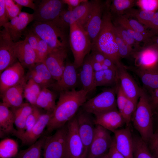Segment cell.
<instances>
[{"mask_svg": "<svg viewBox=\"0 0 158 158\" xmlns=\"http://www.w3.org/2000/svg\"><path fill=\"white\" fill-rule=\"evenodd\" d=\"M46 136H42L35 142L25 150H21L18 154L19 158H42L41 153L45 142Z\"/></svg>", "mask_w": 158, "mask_h": 158, "instance_id": "obj_31", "label": "cell"}, {"mask_svg": "<svg viewBox=\"0 0 158 158\" xmlns=\"http://www.w3.org/2000/svg\"><path fill=\"white\" fill-rule=\"evenodd\" d=\"M9 108L3 103L0 104V138L6 135H12L15 136L17 133L14 128V117L13 113Z\"/></svg>", "mask_w": 158, "mask_h": 158, "instance_id": "obj_25", "label": "cell"}, {"mask_svg": "<svg viewBox=\"0 0 158 158\" xmlns=\"http://www.w3.org/2000/svg\"><path fill=\"white\" fill-rule=\"evenodd\" d=\"M113 133L117 150L126 158H133V138L129 128L118 129Z\"/></svg>", "mask_w": 158, "mask_h": 158, "instance_id": "obj_22", "label": "cell"}, {"mask_svg": "<svg viewBox=\"0 0 158 158\" xmlns=\"http://www.w3.org/2000/svg\"><path fill=\"white\" fill-rule=\"evenodd\" d=\"M28 80L25 76L18 84L7 89L1 95L2 102L11 109L22 106L25 103L24 91Z\"/></svg>", "mask_w": 158, "mask_h": 158, "instance_id": "obj_18", "label": "cell"}, {"mask_svg": "<svg viewBox=\"0 0 158 158\" xmlns=\"http://www.w3.org/2000/svg\"><path fill=\"white\" fill-rule=\"evenodd\" d=\"M49 52V49L47 43L39 37L38 49L36 53V63L43 62Z\"/></svg>", "mask_w": 158, "mask_h": 158, "instance_id": "obj_45", "label": "cell"}, {"mask_svg": "<svg viewBox=\"0 0 158 158\" xmlns=\"http://www.w3.org/2000/svg\"><path fill=\"white\" fill-rule=\"evenodd\" d=\"M150 140L151 149L152 154L155 158H158V141L153 139Z\"/></svg>", "mask_w": 158, "mask_h": 158, "instance_id": "obj_58", "label": "cell"}, {"mask_svg": "<svg viewBox=\"0 0 158 158\" xmlns=\"http://www.w3.org/2000/svg\"><path fill=\"white\" fill-rule=\"evenodd\" d=\"M155 40V44L154 45H152L156 48L158 50V34Z\"/></svg>", "mask_w": 158, "mask_h": 158, "instance_id": "obj_60", "label": "cell"}, {"mask_svg": "<svg viewBox=\"0 0 158 158\" xmlns=\"http://www.w3.org/2000/svg\"><path fill=\"white\" fill-rule=\"evenodd\" d=\"M80 67L79 76L82 89L89 93L96 88L94 82L95 71L88 56L85 59Z\"/></svg>", "mask_w": 158, "mask_h": 158, "instance_id": "obj_28", "label": "cell"}, {"mask_svg": "<svg viewBox=\"0 0 158 158\" xmlns=\"http://www.w3.org/2000/svg\"><path fill=\"white\" fill-rule=\"evenodd\" d=\"M115 24L122 26L130 35L138 42H142L147 44L150 42L149 39L143 35L141 34L134 30L126 23L123 16L116 17L115 19Z\"/></svg>", "mask_w": 158, "mask_h": 158, "instance_id": "obj_36", "label": "cell"}, {"mask_svg": "<svg viewBox=\"0 0 158 158\" xmlns=\"http://www.w3.org/2000/svg\"><path fill=\"white\" fill-rule=\"evenodd\" d=\"M134 69L144 86L151 93L158 88V65L148 69L138 68Z\"/></svg>", "mask_w": 158, "mask_h": 158, "instance_id": "obj_29", "label": "cell"}, {"mask_svg": "<svg viewBox=\"0 0 158 158\" xmlns=\"http://www.w3.org/2000/svg\"><path fill=\"white\" fill-rule=\"evenodd\" d=\"M133 158H155L141 137L133 138Z\"/></svg>", "mask_w": 158, "mask_h": 158, "instance_id": "obj_33", "label": "cell"}, {"mask_svg": "<svg viewBox=\"0 0 158 158\" xmlns=\"http://www.w3.org/2000/svg\"><path fill=\"white\" fill-rule=\"evenodd\" d=\"M6 9L5 0H0V26L5 28L9 22Z\"/></svg>", "mask_w": 158, "mask_h": 158, "instance_id": "obj_49", "label": "cell"}, {"mask_svg": "<svg viewBox=\"0 0 158 158\" xmlns=\"http://www.w3.org/2000/svg\"><path fill=\"white\" fill-rule=\"evenodd\" d=\"M18 145L14 140L6 138L0 142V158H11L17 153Z\"/></svg>", "mask_w": 158, "mask_h": 158, "instance_id": "obj_34", "label": "cell"}, {"mask_svg": "<svg viewBox=\"0 0 158 158\" xmlns=\"http://www.w3.org/2000/svg\"><path fill=\"white\" fill-rule=\"evenodd\" d=\"M113 140L109 131L99 125H95L94 135L87 158H100L107 154Z\"/></svg>", "mask_w": 158, "mask_h": 158, "instance_id": "obj_10", "label": "cell"}, {"mask_svg": "<svg viewBox=\"0 0 158 158\" xmlns=\"http://www.w3.org/2000/svg\"><path fill=\"white\" fill-rule=\"evenodd\" d=\"M138 101L128 99L127 102L121 113L125 122L128 126L132 116L136 109Z\"/></svg>", "mask_w": 158, "mask_h": 158, "instance_id": "obj_40", "label": "cell"}, {"mask_svg": "<svg viewBox=\"0 0 158 158\" xmlns=\"http://www.w3.org/2000/svg\"><path fill=\"white\" fill-rule=\"evenodd\" d=\"M93 51L89 56L94 61L100 63H102L106 57L102 53L96 50Z\"/></svg>", "mask_w": 158, "mask_h": 158, "instance_id": "obj_56", "label": "cell"}, {"mask_svg": "<svg viewBox=\"0 0 158 158\" xmlns=\"http://www.w3.org/2000/svg\"><path fill=\"white\" fill-rule=\"evenodd\" d=\"M88 57L91 62L93 69L95 72L104 70L108 68L102 63L95 61L92 59L89 56Z\"/></svg>", "mask_w": 158, "mask_h": 158, "instance_id": "obj_57", "label": "cell"}, {"mask_svg": "<svg viewBox=\"0 0 158 158\" xmlns=\"http://www.w3.org/2000/svg\"><path fill=\"white\" fill-rule=\"evenodd\" d=\"M17 158H19L17 157Z\"/></svg>", "mask_w": 158, "mask_h": 158, "instance_id": "obj_64", "label": "cell"}, {"mask_svg": "<svg viewBox=\"0 0 158 158\" xmlns=\"http://www.w3.org/2000/svg\"><path fill=\"white\" fill-rule=\"evenodd\" d=\"M16 53L17 59L24 68L30 69L36 63V52L26 37L24 40L16 42Z\"/></svg>", "mask_w": 158, "mask_h": 158, "instance_id": "obj_23", "label": "cell"}, {"mask_svg": "<svg viewBox=\"0 0 158 158\" xmlns=\"http://www.w3.org/2000/svg\"><path fill=\"white\" fill-rule=\"evenodd\" d=\"M59 93V100L47 127L49 132L64 126L75 116L79 108L87 101L88 93L82 89Z\"/></svg>", "mask_w": 158, "mask_h": 158, "instance_id": "obj_1", "label": "cell"}, {"mask_svg": "<svg viewBox=\"0 0 158 158\" xmlns=\"http://www.w3.org/2000/svg\"><path fill=\"white\" fill-rule=\"evenodd\" d=\"M131 119L135 128L146 142L150 140L153 133L152 109L148 95L142 90Z\"/></svg>", "mask_w": 158, "mask_h": 158, "instance_id": "obj_4", "label": "cell"}, {"mask_svg": "<svg viewBox=\"0 0 158 158\" xmlns=\"http://www.w3.org/2000/svg\"><path fill=\"white\" fill-rule=\"evenodd\" d=\"M65 4L67 5L68 10H72L79 6L82 3L87 0H62Z\"/></svg>", "mask_w": 158, "mask_h": 158, "instance_id": "obj_54", "label": "cell"}, {"mask_svg": "<svg viewBox=\"0 0 158 158\" xmlns=\"http://www.w3.org/2000/svg\"><path fill=\"white\" fill-rule=\"evenodd\" d=\"M92 7V1L87 0L73 10H63L59 18L68 27L75 23H80L83 26L87 20Z\"/></svg>", "mask_w": 158, "mask_h": 158, "instance_id": "obj_15", "label": "cell"}, {"mask_svg": "<svg viewBox=\"0 0 158 158\" xmlns=\"http://www.w3.org/2000/svg\"><path fill=\"white\" fill-rule=\"evenodd\" d=\"M14 1L17 4L22 6L29 8L35 10L36 7V5L32 0H14Z\"/></svg>", "mask_w": 158, "mask_h": 158, "instance_id": "obj_55", "label": "cell"}, {"mask_svg": "<svg viewBox=\"0 0 158 158\" xmlns=\"http://www.w3.org/2000/svg\"><path fill=\"white\" fill-rule=\"evenodd\" d=\"M25 32V37L36 54L38 49L39 37L30 29Z\"/></svg>", "mask_w": 158, "mask_h": 158, "instance_id": "obj_48", "label": "cell"}, {"mask_svg": "<svg viewBox=\"0 0 158 158\" xmlns=\"http://www.w3.org/2000/svg\"><path fill=\"white\" fill-rule=\"evenodd\" d=\"M24 67L16 62L0 74L1 95L7 89L19 83L25 76Z\"/></svg>", "mask_w": 158, "mask_h": 158, "instance_id": "obj_17", "label": "cell"}, {"mask_svg": "<svg viewBox=\"0 0 158 158\" xmlns=\"http://www.w3.org/2000/svg\"><path fill=\"white\" fill-rule=\"evenodd\" d=\"M136 2L133 0H113L109 11L111 15H115L117 17L123 15L126 11L131 8Z\"/></svg>", "mask_w": 158, "mask_h": 158, "instance_id": "obj_35", "label": "cell"}, {"mask_svg": "<svg viewBox=\"0 0 158 158\" xmlns=\"http://www.w3.org/2000/svg\"><path fill=\"white\" fill-rule=\"evenodd\" d=\"M112 16L108 10L104 11L101 28L92 44V50L97 51L112 60L116 65L120 62L118 48L116 42Z\"/></svg>", "mask_w": 158, "mask_h": 158, "instance_id": "obj_3", "label": "cell"}, {"mask_svg": "<svg viewBox=\"0 0 158 158\" xmlns=\"http://www.w3.org/2000/svg\"><path fill=\"white\" fill-rule=\"evenodd\" d=\"M116 102L118 110L121 114L128 98L123 91L120 85L118 84L116 86Z\"/></svg>", "mask_w": 158, "mask_h": 158, "instance_id": "obj_46", "label": "cell"}, {"mask_svg": "<svg viewBox=\"0 0 158 158\" xmlns=\"http://www.w3.org/2000/svg\"><path fill=\"white\" fill-rule=\"evenodd\" d=\"M116 66L119 83L123 91L128 99L138 101L142 90L138 87L120 62Z\"/></svg>", "mask_w": 158, "mask_h": 158, "instance_id": "obj_16", "label": "cell"}, {"mask_svg": "<svg viewBox=\"0 0 158 158\" xmlns=\"http://www.w3.org/2000/svg\"><path fill=\"white\" fill-rule=\"evenodd\" d=\"M53 113L47 111L46 113L41 114L30 131L20 138L22 145L30 146L37 141L41 135L45 128L47 127Z\"/></svg>", "mask_w": 158, "mask_h": 158, "instance_id": "obj_24", "label": "cell"}, {"mask_svg": "<svg viewBox=\"0 0 158 158\" xmlns=\"http://www.w3.org/2000/svg\"><path fill=\"white\" fill-rule=\"evenodd\" d=\"M34 106L25 103L20 107L11 109L14 117V124L17 130L16 136L19 138L24 133L27 118L32 112Z\"/></svg>", "mask_w": 158, "mask_h": 158, "instance_id": "obj_26", "label": "cell"}, {"mask_svg": "<svg viewBox=\"0 0 158 158\" xmlns=\"http://www.w3.org/2000/svg\"><path fill=\"white\" fill-rule=\"evenodd\" d=\"M152 139L158 141V130L156 133L154 134V135L151 140Z\"/></svg>", "mask_w": 158, "mask_h": 158, "instance_id": "obj_61", "label": "cell"}, {"mask_svg": "<svg viewBox=\"0 0 158 158\" xmlns=\"http://www.w3.org/2000/svg\"><path fill=\"white\" fill-rule=\"evenodd\" d=\"M94 82L95 87L105 86L103 70L94 72Z\"/></svg>", "mask_w": 158, "mask_h": 158, "instance_id": "obj_51", "label": "cell"}, {"mask_svg": "<svg viewBox=\"0 0 158 158\" xmlns=\"http://www.w3.org/2000/svg\"><path fill=\"white\" fill-rule=\"evenodd\" d=\"M92 1V7L90 12L83 27L92 44L101 28L104 6L100 1Z\"/></svg>", "mask_w": 158, "mask_h": 158, "instance_id": "obj_12", "label": "cell"}, {"mask_svg": "<svg viewBox=\"0 0 158 158\" xmlns=\"http://www.w3.org/2000/svg\"><path fill=\"white\" fill-rule=\"evenodd\" d=\"M100 158H109L108 155L107 154L104 156H103L102 157Z\"/></svg>", "mask_w": 158, "mask_h": 158, "instance_id": "obj_62", "label": "cell"}, {"mask_svg": "<svg viewBox=\"0 0 158 158\" xmlns=\"http://www.w3.org/2000/svg\"><path fill=\"white\" fill-rule=\"evenodd\" d=\"M138 68L148 69L156 67L158 64V49L152 46L145 48L137 54Z\"/></svg>", "mask_w": 158, "mask_h": 158, "instance_id": "obj_27", "label": "cell"}, {"mask_svg": "<svg viewBox=\"0 0 158 158\" xmlns=\"http://www.w3.org/2000/svg\"><path fill=\"white\" fill-rule=\"evenodd\" d=\"M94 122L108 131L114 132L125 123L124 119L117 108L95 115Z\"/></svg>", "mask_w": 158, "mask_h": 158, "instance_id": "obj_19", "label": "cell"}, {"mask_svg": "<svg viewBox=\"0 0 158 158\" xmlns=\"http://www.w3.org/2000/svg\"><path fill=\"white\" fill-rule=\"evenodd\" d=\"M67 123L52 135L46 136L42 158H66Z\"/></svg>", "mask_w": 158, "mask_h": 158, "instance_id": "obj_7", "label": "cell"}, {"mask_svg": "<svg viewBox=\"0 0 158 158\" xmlns=\"http://www.w3.org/2000/svg\"><path fill=\"white\" fill-rule=\"evenodd\" d=\"M56 96L48 88L42 89L37 99L35 106L44 109L47 111L53 112L56 105Z\"/></svg>", "mask_w": 158, "mask_h": 158, "instance_id": "obj_30", "label": "cell"}, {"mask_svg": "<svg viewBox=\"0 0 158 158\" xmlns=\"http://www.w3.org/2000/svg\"><path fill=\"white\" fill-rule=\"evenodd\" d=\"M109 158H126L116 148L114 139L112 145L107 153Z\"/></svg>", "mask_w": 158, "mask_h": 158, "instance_id": "obj_53", "label": "cell"}, {"mask_svg": "<svg viewBox=\"0 0 158 158\" xmlns=\"http://www.w3.org/2000/svg\"><path fill=\"white\" fill-rule=\"evenodd\" d=\"M28 80L25 86L24 97L31 105L35 106L42 89L31 78L27 76Z\"/></svg>", "mask_w": 158, "mask_h": 158, "instance_id": "obj_32", "label": "cell"}, {"mask_svg": "<svg viewBox=\"0 0 158 158\" xmlns=\"http://www.w3.org/2000/svg\"><path fill=\"white\" fill-rule=\"evenodd\" d=\"M67 50V49H63L50 51L43 62L55 81L60 78L64 70Z\"/></svg>", "mask_w": 158, "mask_h": 158, "instance_id": "obj_14", "label": "cell"}, {"mask_svg": "<svg viewBox=\"0 0 158 158\" xmlns=\"http://www.w3.org/2000/svg\"><path fill=\"white\" fill-rule=\"evenodd\" d=\"M136 2L142 10L155 12L158 9V0H140Z\"/></svg>", "mask_w": 158, "mask_h": 158, "instance_id": "obj_47", "label": "cell"}, {"mask_svg": "<svg viewBox=\"0 0 158 158\" xmlns=\"http://www.w3.org/2000/svg\"><path fill=\"white\" fill-rule=\"evenodd\" d=\"M41 114L38 108L34 106L32 112L27 118L25 124V132L20 138L22 135L27 134L30 131L37 122Z\"/></svg>", "mask_w": 158, "mask_h": 158, "instance_id": "obj_43", "label": "cell"}, {"mask_svg": "<svg viewBox=\"0 0 158 158\" xmlns=\"http://www.w3.org/2000/svg\"><path fill=\"white\" fill-rule=\"evenodd\" d=\"M31 68L33 69L45 81L48 87H50L55 82L44 62L36 63Z\"/></svg>", "mask_w": 158, "mask_h": 158, "instance_id": "obj_37", "label": "cell"}, {"mask_svg": "<svg viewBox=\"0 0 158 158\" xmlns=\"http://www.w3.org/2000/svg\"><path fill=\"white\" fill-rule=\"evenodd\" d=\"M105 86L117 85L119 81L117 69L108 68L103 70Z\"/></svg>", "mask_w": 158, "mask_h": 158, "instance_id": "obj_44", "label": "cell"}, {"mask_svg": "<svg viewBox=\"0 0 158 158\" xmlns=\"http://www.w3.org/2000/svg\"><path fill=\"white\" fill-rule=\"evenodd\" d=\"M102 63L108 68L117 69V66L114 62L108 58L106 57Z\"/></svg>", "mask_w": 158, "mask_h": 158, "instance_id": "obj_59", "label": "cell"}, {"mask_svg": "<svg viewBox=\"0 0 158 158\" xmlns=\"http://www.w3.org/2000/svg\"><path fill=\"white\" fill-rule=\"evenodd\" d=\"M16 44L5 28L0 30V74L16 62Z\"/></svg>", "mask_w": 158, "mask_h": 158, "instance_id": "obj_13", "label": "cell"}, {"mask_svg": "<svg viewBox=\"0 0 158 158\" xmlns=\"http://www.w3.org/2000/svg\"><path fill=\"white\" fill-rule=\"evenodd\" d=\"M114 33L116 42L120 58L126 57L133 52V50L124 41L115 28Z\"/></svg>", "mask_w": 158, "mask_h": 158, "instance_id": "obj_39", "label": "cell"}, {"mask_svg": "<svg viewBox=\"0 0 158 158\" xmlns=\"http://www.w3.org/2000/svg\"><path fill=\"white\" fill-rule=\"evenodd\" d=\"M125 20L127 24L135 31L139 32L145 37L150 39L154 35L147 30L145 26L137 20L128 18L126 15H123Z\"/></svg>", "mask_w": 158, "mask_h": 158, "instance_id": "obj_38", "label": "cell"}, {"mask_svg": "<svg viewBox=\"0 0 158 158\" xmlns=\"http://www.w3.org/2000/svg\"><path fill=\"white\" fill-rule=\"evenodd\" d=\"M68 27L59 17L47 22L34 21L30 30L47 43L50 51L68 49L69 43L67 32Z\"/></svg>", "mask_w": 158, "mask_h": 158, "instance_id": "obj_2", "label": "cell"}, {"mask_svg": "<svg viewBox=\"0 0 158 158\" xmlns=\"http://www.w3.org/2000/svg\"><path fill=\"white\" fill-rule=\"evenodd\" d=\"M5 1L6 11L10 20L20 14L21 12L23 6L16 3L14 0H5Z\"/></svg>", "mask_w": 158, "mask_h": 158, "instance_id": "obj_42", "label": "cell"}, {"mask_svg": "<svg viewBox=\"0 0 158 158\" xmlns=\"http://www.w3.org/2000/svg\"><path fill=\"white\" fill-rule=\"evenodd\" d=\"M116 86L105 90L87 101L82 106L83 110L95 115L116 108Z\"/></svg>", "mask_w": 158, "mask_h": 158, "instance_id": "obj_6", "label": "cell"}, {"mask_svg": "<svg viewBox=\"0 0 158 158\" xmlns=\"http://www.w3.org/2000/svg\"><path fill=\"white\" fill-rule=\"evenodd\" d=\"M69 42L73 56V63L76 68L80 67L86 56L92 49V44L80 23H75L69 26Z\"/></svg>", "mask_w": 158, "mask_h": 158, "instance_id": "obj_5", "label": "cell"}, {"mask_svg": "<svg viewBox=\"0 0 158 158\" xmlns=\"http://www.w3.org/2000/svg\"><path fill=\"white\" fill-rule=\"evenodd\" d=\"M33 20V13L21 12L7 24L5 28L15 42L22 37L28 25Z\"/></svg>", "mask_w": 158, "mask_h": 158, "instance_id": "obj_20", "label": "cell"}, {"mask_svg": "<svg viewBox=\"0 0 158 158\" xmlns=\"http://www.w3.org/2000/svg\"><path fill=\"white\" fill-rule=\"evenodd\" d=\"M73 63L66 62L60 78L51 86L54 90L60 92L72 90L77 85L78 76Z\"/></svg>", "mask_w": 158, "mask_h": 158, "instance_id": "obj_21", "label": "cell"}, {"mask_svg": "<svg viewBox=\"0 0 158 158\" xmlns=\"http://www.w3.org/2000/svg\"><path fill=\"white\" fill-rule=\"evenodd\" d=\"M64 3L61 0H42L33 13L34 21L47 22L59 18L63 10Z\"/></svg>", "mask_w": 158, "mask_h": 158, "instance_id": "obj_9", "label": "cell"}, {"mask_svg": "<svg viewBox=\"0 0 158 158\" xmlns=\"http://www.w3.org/2000/svg\"><path fill=\"white\" fill-rule=\"evenodd\" d=\"M28 77L32 78L42 89L48 87L45 81L32 69H29Z\"/></svg>", "mask_w": 158, "mask_h": 158, "instance_id": "obj_50", "label": "cell"}, {"mask_svg": "<svg viewBox=\"0 0 158 158\" xmlns=\"http://www.w3.org/2000/svg\"><path fill=\"white\" fill-rule=\"evenodd\" d=\"M114 25L122 39L133 50V48L137 49L140 48L138 42L136 41L122 26L116 24Z\"/></svg>", "mask_w": 158, "mask_h": 158, "instance_id": "obj_41", "label": "cell"}, {"mask_svg": "<svg viewBox=\"0 0 158 158\" xmlns=\"http://www.w3.org/2000/svg\"><path fill=\"white\" fill-rule=\"evenodd\" d=\"M148 98L152 110H155L158 112V88L151 93Z\"/></svg>", "mask_w": 158, "mask_h": 158, "instance_id": "obj_52", "label": "cell"}, {"mask_svg": "<svg viewBox=\"0 0 158 158\" xmlns=\"http://www.w3.org/2000/svg\"></svg>", "mask_w": 158, "mask_h": 158, "instance_id": "obj_63", "label": "cell"}, {"mask_svg": "<svg viewBox=\"0 0 158 158\" xmlns=\"http://www.w3.org/2000/svg\"><path fill=\"white\" fill-rule=\"evenodd\" d=\"M67 126L66 158H83L84 146L78 133L76 116Z\"/></svg>", "mask_w": 158, "mask_h": 158, "instance_id": "obj_11", "label": "cell"}, {"mask_svg": "<svg viewBox=\"0 0 158 158\" xmlns=\"http://www.w3.org/2000/svg\"><path fill=\"white\" fill-rule=\"evenodd\" d=\"M91 114L83 109L76 116L79 135L83 145V158H87L89 148L93 139L95 126Z\"/></svg>", "mask_w": 158, "mask_h": 158, "instance_id": "obj_8", "label": "cell"}]
</instances>
